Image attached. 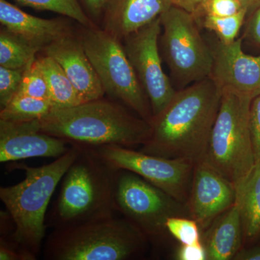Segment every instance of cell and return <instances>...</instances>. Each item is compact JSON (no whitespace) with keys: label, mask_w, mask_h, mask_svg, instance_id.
I'll list each match as a JSON object with an SVG mask.
<instances>
[{"label":"cell","mask_w":260,"mask_h":260,"mask_svg":"<svg viewBox=\"0 0 260 260\" xmlns=\"http://www.w3.org/2000/svg\"><path fill=\"white\" fill-rule=\"evenodd\" d=\"M166 229L180 244H191L203 241L199 224L189 217H171L167 220Z\"/></svg>","instance_id":"26"},{"label":"cell","mask_w":260,"mask_h":260,"mask_svg":"<svg viewBox=\"0 0 260 260\" xmlns=\"http://www.w3.org/2000/svg\"><path fill=\"white\" fill-rule=\"evenodd\" d=\"M105 93L150 123V102L126 56L122 42L104 29L82 26L77 34Z\"/></svg>","instance_id":"7"},{"label":"cell","mask_w":260,"mask_h":260,"mask_svg":"<svg viewBox=\"0 0 260 260\" xmlns=\"http://www.w3.org/2000/svg\"><path fill=\"white\" fill-rule=\"evenodd\" d=\"M39 121L43 133L70 145H116L133 148L143 146L151 135L150 122L131 114L119 103L104 97L74 107L53 108Z\"/></svg>","instance_id":"2"},{"label":"cell","mask_w":260,"mask_h":260,"mask_svg":"<svg viewBox=\"0 0 260 260\" xmlns=\"http://www.w3.org/2000/svg\"><path fill=\"white\" fill-rule=\"evenodd\" d=\"M244 241L240 205L235 203L217 217L203 236L207 260H231Z\"/></svg>","instance_id":"18"},{"label":"cell","mask_w":260,"mask_h":260,"mask_svg":"<svg viewBox=\"0 0 260 260\" xmlns=\"http://www.w3.org/2000/svg\"><path fill=\"white\" fill-rule=\"evenodd\" d=\"M40 119L10 121L0 119V162L25 159L57 158L69 150L65 140L43 133Z\"/></svg>","instance_id":"14"},{"label":"cell","mask_w":260,"mask_h":260,"mask_svg":"<svg viewBox=\"0 0 260 260\" xmlns=\"http://www.w3.org/2000/svg\"><path fill=\"white\" fill-rule=\"evenodd\" d=\"M39 49L4 28L0 31V66L25 70L35 60Z\"/></svg>","instance_id":"21"},{"label":"cell","mask_w":260,"mask_h":260,"mask_svg":"<svg viewBox=\"0 0 260 260\" xmlns=\"http://www.w3.org/2000/svg\"><path fill=\"white\" fill-rule=\"evenodd\" d=\"M90 148L119 170L135 173L179 203H187L196 164L194 162L156 156L120 145Z\"/></svg>","instance_id":"10"},{"label":"cell","mask_w":260,"mask_h":260,"mask_svg":"<svg viewBox=\"0 0 260 260\" xmlns=\"http://www.w3.org/2000/svg\"><path fill=\"white\" fill-rule=\"evenodd\" d=\"M22 6L32 9L47 10L73 19L82 26L96 27L79 0H15Z\"/></svg>","instance_id":"23"},{"label":"cell","mask_w":260,"mask_h":260,"mask_svg":"<svg viewBox=\"0 0 260 260\" xmlns=\"http://www.w3.org/2000/svg\"><path fill=\"white\" fill-rule=\"evenodd\" d=\"M0 23L42 52L47 46L75 34L67 20L44 19L28 14L7 0H0Z\"/></svg>","instance_id":"16"},{"label":"cell","mask_w":260,"mask_h":260,"mask_svg":"<svg viewBox=\"0 0 260 260\" xmlns=\"http://www.w3.org/2000/svg\"><path fill=\"white\" fill-rule=\"evenodd\" d=\"M221 96L210 78L178 90L167 107L153 116L151 135L140 151L194 164L203 160Z\"/></svg>","instance_id":"1"},{"label":"cell","mask_w":260,"mask_h":260,"mask_svg":"<svg viewBox=\"0 0 260 260\" xmlns=\"http://www.w3.org/2000/svg\"><path fill=\"white\" fill-rule=\"evenodd\" d=\"M25 70L0 66V107L1 109L18 93Z\"/></svg>","instance_id":"27"},{"label":"cell","mask_w":260,"mask_h":260,"mask_svg":"<svg viewBox=\"0 0 260 260\" xmlns=\"http://www.w3.org/2000/svg\"><path fill=\"white\" fill-rule=\"evenodd\" d=\"M172 5L169 0H106L103 29L123 40L159 18Z\"/></svg>","instance_id":"17"},{"label":"cell","mask_w":260,"mask_h":260,"mask_svg":"<svg viewBox=\"0 0 260 260\" xmlns=\"http://www.w3.org/2000/svg\"><path fill=\"white\" fill-rule=\"evenodd\" d=\"M18 93L49 101L47 80L37 57L24 71Z\"/></svg>","instance_id":"25"},{"label":"cell","mask_w":260,"mask_h":260,"mask_svg":"<svg viewBox=\"0 0 260 260\" xmlns=\"http://www.w3.org/2000/svg\"><path fill=\"white\" fill-rule=\"evenodd\" d=\"M42 53L60 65L79 94L82 103L104 97L105 91L101 80L77 35L53 42Z\"/></svg>","instance_id":"15"},{"label":"cell","mask_w":260,"mask_h":260,"mask_svg":"<svg viewBox=\"0 0 260 260\" xmlns=\"http://www.w3.org/2000/svg\"><path fill=\"white\" fill-rule=\"evenodd\" d=\"M52 109V104L47 99L17 93L0 111V119L16 122L42 119Z\"/></svg>","instance_id":"22"},{"label":"cell","mask_w":260,"mask_h":260,"mask_svg":"<svg viewBox=\"0 0 260 260\" xmlns=\"http://www.w3.org/2000/svg\"><path fill=\"white\" fill-rule=\"evenodd\" d=\"M79 147L49 217L47 225L54 229L110 218L117 212L114 194L119 169L90 147Z\"/></svg>","instance_id":"4"},{"label":"cell","mask_w":260,"mask_h":260,"mask_svg":"<svg viewBox=\"0 0 260 260\" xmlns=\"http://www.w3.org/2000/svg\"><path fill=\"white\" fill-rule=\"evenodd\" d=\"M240 205L244 240L252 241L260 235V164L237 198Z\"/></svg>","instance_id":"20"},{"label":"cell","mask_w":260,"mask_h":260,"mask_svg":"<svg viewBox=\"0 0 260 260\" xmlns=\"http://www.w3.org/2000/svg\"><path fill=\"white\" fill-rule=\"evenodd\" d=\"M148 239L128 219L114 216L55 229L48 236L47 260H129L143 255Z\"/></svg>","instance_id":"5"},{"label":"cell","mask_w":260,"mask_h":260,"mask_svg":"<svg viewBox=\"0 0 260 260\" xmlns=\"http://www.w3.org/2000/svg\"><path fill=\"white\" fill-rule=\"evenodd\" d=\"M161 31L159 17L121 40L126 56L148 98L153 117L167 107L177 91L162 70L159 48Z\"/></svg>","instance_id":"11"},{"label":"cell","mask_w":260,"mask_h":260,"mask_svg":"<svg viewBox=\"0 0 260 260\" xmlns=\"http://www.w3.org/2000/svg\"><path fill=\"white\" fill-rule=\"evenodd\" d=\"M237 191L230 181L204 160L195 164L190 194L186 203L188 215L202 229L235 204Z\"/></svg>","instance_id":"13"},{"label":"cell","mask_w":260,"mask_h":260,"mask_svg":"<svg viewBox=\"0 0 260 260\" xmlns=\"http://www.w3.org/2000/svg\"><path fill=\"white\" fill-rule=\"evenodd\" d=\"M159 48L179 90L210 78L213 54L196 17L172 5L160 16Z\"/></svg>","instance_id":"8"},{"label":"cell","mask_w":260,"mask_h":260,"mask_svg":"<svg viewBox=\"0 0 260 260\" xmlns=\"http://www.w3.org/2000/svg\"><path fill=\"white\" fill-rule=\"evenodd\" d=\"M248 16V12L243 8L237 14L226 17L204 15L198 19L207 30L213 32L217 39L225 44H230L238 39L243 24Z\"/></svg>","instance_id":"24"},{"label":"cell","mask_w":260,"mask_h":260,"mask_svg":"<svg viewBox=\"0 0 260 260\" xmlns=\"http://www.w3.org/2000/svg\"><path fill=\"white\" fill-rule=\"evenodd\" d=\"M234 260H260V246L242 249L234 256Z\"/></svg>","instance_id":"34"},{"label":"cell","mask_w":260,"mask_h":260,"mask_svg":"<svg viewBox=\"0 0 260 260\" xmlns=\"http://www.w3.org/2000/svg\"><path fill=\"white\" fill-rule=\"evenodd\" d=\"M243 8L248 12V15L252 13L254 10L260 7V0H239Z\"/></svg>","instance_id":"35"},{"label":"cell","mask_w":260,"mask_h":260,"mask_svg":"<svg viewBox=\"0 0 260 260\" xmlns=\"http://www.w3.org/2000/svg\"><path fill=\"white\" fill-rule=\"evenodd\" d=\"M242 39L243 43L260 51V7L248 15Z\"/></svg>","instance_id":"29"},{"label":"cell","mask_w":260,"mask_h":260,"mask_svg":"<svg viewBox=\"0 0 260 260\" xmlns=\"http://www.w3.org/2000/svg\"><path fill=\"white\" fill-rule=\"evenodd\" d=\"M82 6L90 15V18H99L102 17L106 0H80Z\"/></svg>","instance_id":"33"},{"label":"cell","mask_w":260,"mask_h":260,"mask_svg":"<svg viewBox=\"0 0 260 260\" xmlns=\"http://www.w3.org/2000/svg\"><path fill=\"white\" fill-rule=\"evenodd\" d=\"M174 259L177 260H206L204 244L202 242L191 244H183L174 252Z\"/></svg>","instance_id":"31"},{"label":"cell","mask_w":260,"mask_h":260,"mask_svg":"<svg viewBox=\"0 0 260 260\" xmlns=\"http://www.w3.org/2000/svg\"><path fill=\"white\" fill-rule=\"evenodd\" d=\"M37 59L47 80L53 108L62 109L81 104L79 94L60 65L44 54L38 56Z\"/></svg>","instance_id":"19"},{"label":"cell","mask_w":260,"mask_h":260,"mask_svg":"<svg viewBox=\"0 0 260 260\" xmlns=\"http://www.w3.org/2000/svg\"><path fill=\"white\" fill-rule=\"evenodd\" d=\"M250 129L256 165L260 164V95L251 102Z\"/></svg>","instance_id":"30"},{"label":"cell","mask_w":260,"mask_h":260,"mask_svg":"<svg viewBox=\"0 0 260 260\" xmlns=\"http://www.w3.org/2000/svg\"><path fill=\"white\" fill-rule=\"evenodd\" d=\"M174 6L186 10L194 15L198 20L203 14V5L205 0H169Z\"/></svg>","instance_id":"32"},{"label":"cell","mask_w":260,"mask_h":260,"mask_svg":"<svg viewBox=\"0 0 260 260\" xmlns=\"http://www.w3.org/2000/svg\"><path fill=\"white\" fill-rule=\"evenodd\" d=\"M252 100L223 92L203 160L230 181L237 198L256 167L251 140Z\"/></svg>","instance_id":"6"},{"label":"cell","mask_w":260,"mask_h":260,"mask_svg":"<svg viewBox=\"0 0 260 260\" xmlns=\"http://www.w3.org/2000/svg\"><path fill=\"white\" fill-rule=\"evenodd\" d=\"M114 199L117 212L148 241H158L168 233L166 223L171 217L189 216L185 205L129 171L119 170Z\"/></svg>","instance_id":"9"},{"label":"cell","mask_w":260,"mask_h":260,"mask_svg":"<svg viewBox=\"0 0 260 260\" xmlns=\"http://www.w3.org/2000/svg\"><path fill=\"white\" fill-rule=\"evenodd\" d=\"M79 145H71L66 153L39 167L25 164L13 166L24 171L25 179L18 184L0 188V199L14 223L8 234L30 260L37 259L42 250L48 225L46 213L56 186L79 153Z\"/></svg>","instance_id":"3"},{"label":"cell","mask_w":260,"mask_h":260,"mask_svg":"<svg viewBox=\"0 0 260 260\" xmlns=\"http://www.w3.org/2000/svg\"><path fill=\"white\" fill-rule=\"evenodd\" d=\"M243 8H244L239 0H205L203 5V15L231 16L237 14Z\"/></svg>","instance_id":"28"},{"label":"cell","mask_w":260,"mask_h":260,"mask_svg":"<svg viewBox=\"0 0 260 260\" xmlns=\"http://www.w3.org/2000/svg\"><path fill=\"white\" fill-rule=\"evenodd\" d=\"M213 54L210 78L223 92L254 100L260 95V54L250 55L243 49L242 37L230 44L218 39L209 42Z\"/></svg>","instance_id":"12"}]
</instances>
